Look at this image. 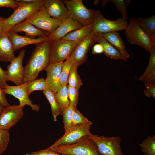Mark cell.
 Here are the masks:
<instances>
[{
    "label": "cell",
    "mask_w": 155,
    "mask_h": 155,
    "mask_svg": "<svg viewBox=\"0 0 155 155\" xmlns=\"http://www.w3.org/2000/svg\"><path fill=\"white\" fill-rule=\"evenodd\" d=\"M68 94L69 105L73 108H76L78 103L79 89L67 86Z\"/></svg>",
    "instance_id": "cell-33"
},
{
    "label": "cell",
    "mask_w": 155,
    "mask_h": 155,
    "mask_svg": "<svg viewBox=\"0 0 155 155\" xmlns=\"http://www.w3.org/2000/svg\"><path fill=\"white\" fill-rule=\"evenodd\" d=\"M24 106L19 104L4 108L0 114V129L8 130L23 117Z\"/></svg>",
    "instance_id": "cell-11"
},
{
    "label": "cell",
    "mask_w": 155,
    "mask_h": 155,
    "mask_svg": "<svg viewBox=\"0 0 155 155\" xmlns=\"http://www.w3.org/2000/svg\"><path fill=\"white\" fill-rule=\"evenodd\" d=\"M104 52V49L102 46L98 43L95 44L92 48V54H100Z\"/></svg>",
    "instance_id": "cell-42"
},
{
    "label": "cell",
    "mask_w": 155,
    "mask_h": 155,
    "mask_svg": "<svg viewBox=\"0 0 155 155\" xmlns=\"http://www.w3.org/2000/svg\"><path fill=\"white\" fill-rule=\"evenodd\" d=\"M26 50H20L18 55L15 57L7 67L6 81L14 82L16 85L24 83V67L22 62L24 57Z\"/></svg>",
    "instance_id": "cell-12"
},
{
    "label": "cell",
    "mask_w": 155,
    "mask_h": 155,
    "mask_svg": "<svg viewBox=\"0 0 155 155\" xmlns=\"http://www.w3.org/2000/svg\"><path fill=\"white\" fill-rule=\"evenodd\" d=\"M63 2L67 8L69 18L83 26L93 24L96 10L86 8L82 0H64Z\"/></svg>",
    "instance_id": "cell-4"
},
{
    "label": "cell",
    "mask_w": 155,
    "mask_h": 155,
    "mask_svg": "<svg viewBox=\"0 0 155 155\" xmlns=\"http://www.w3.org/2000/svg\"><path fill=\"white\" fill-rule=\"evenodd\" d=\"M74 108L69 105L61 113V115L63 118L64 131L71 126L72 117Z\"/></svg>",
    "instance_id": "cell-32"
},
{
    "label": "cell",
    "mask_w": 155,
    "mask_h": 155,
    "mask_svg": "<svg viewBox=\"0 0 155 155\" xmlns=\"http://www.w3.org/2000/svg\"><path fill=\"white\" fill-rule=\"evenodd\" d=\"M24 155H62L47 148L40 151L28 153Z\"/></svg>",
    "instance_id": "cell-38"
},
{
    "label": "cell",
    "mask_w": 155,
    "mask_h": 155,
    "mask_svg": "<svg viewBox=\"0 0 155 155\" xmlns=\"http://www.w3.org/2000/svg\"><path fill=\"white\" fill-rule=\"evenodd\" d=\"M25 20L38 29L50 34L56 30L62 22L51 17L44 6Z\"/></svg>",
    "instance_id": "cell-10"
},
{
    "label": "cell",
    "mask_w": 155,
    "mask_h": 155,
    "mask_svg": "<svg viewBox=\"0 0 155 155\" xmlns=\"http://www.w3.org/2000/svg\"><path fill=\"white\" fill-rule=\"evenodd\" d=\"M9 138V131L0 129V155L6 149Z\"/></svg>",
    "instance_id": "cell-36"
},
{
    "label": "cell",
    "mask_w": 155,
    "mask_h": 155,
    "mask_svg": "<svg viewBox=\"0 0 155 155\" xmlns=\"http://www.w3.org/2000/svg\"><path fill=\"white\" fill-rule=\"evenodd\" d=\"M4 107H3L0 104V114L4 109Z\"/></svg>",
    "instance_id": "cell-46"
},
{
    "label": "cell",
    "mask_w": 155,
    "mask_h": 155,
    "mask_svg": "<svg viewBox=\"0 0 155 155\" xmlns=\"http://www.w3.org/2000/svg\"><path fill=\"white\" fill-rule=\"evenodd\" d=\"M73 62L69 57L64 62L63 61L62 67L59 84L61 85H67L68 80Z\"/></svg>",
    "instance_id": "cell-28"
},
{
    "label": "cell",
    "mask_w": 155,
    "mask_h": 155,
    "mask_svg": "<svg viewBox=\"0 0 155 155\" xmlns=\"http://www.w3.org/2000/svg\"><path fill=\"white\" fill-rule=\"evenodd\" d=\"M27 82L16 86L7 85L2 90L5 94L11 95L18 99L20 105L24 106L26 105L29 106L32 110L38 112L40 107L37 104H33L32 102L29 99L27 92Z\"/></svg>",
    "instance_id": "cell-13"
},
{
    "label": "cell",
    "mask_w": 155,
    "mask_h": 155,
    "mask_svg": "<svg viewBox=\"0 0 155 155\" xmlns=\"http://www.w3.org/2000/svg\"><path fill=\"white\" fill-rule=\"evenodd\" d=\"M44 6L52 18L63 21L69 18L67 8L63 1L58 0H44Z\"/></svg>",
    "instance_id": "cell-15"
},
{
    "label": "cell",
    "mask_w": 155,
    "mask_h": 155,
    "mask_svg": "<svg viewBox=\"0 0 155 155\" xmlns=\"http://www.w3.org/2000/svg\"><path fill=\"white\" fill-rule=\"evenodd\" d=\"M19 3L17 0H0V7H6L15 9Z\"/></svg>",
    "instance_id": "cell-39"
},
{
    "label": "cell",
    "mask_w": 155,
    "mask_h": 155,
    "mask_svg": "<svg viewBox=\"0 0 155 155\" xmlns=\"http://www.w3.org/2000/svg\"><path fill=\"white\" fill-rule=\"evenodd\" d=\"M82 26L78 22L68 18L62 21L56 30L50 34L48 38L50 41L61 39L69 32Z\"/></svg>",
    "instance_id": "cell-17"
},
{
    "label": "cell",
    "mask_w": 155,
    "mask_h": 155,
    "mask_svg": "<svg viewBox=\"0 0 155 155\" xmlns=\"http://www.w3.org/2000/svg\"><path fill=\"white\" fill-rule=\"evenodd\" d=\"M51 106V111L55 121H57V117L61 115V111L59 105L56 98L55 93L48 88L42 91Z\"/></svg>",
    "instance_id": "cell-25"
},
{
    "label": "cell",
    "mask_w": 155,
    "mask_h": 155,
    "mask_svg": "<svg viewBox=\"0 0 155 155\" xmlns=\"http://www.w3.org/2000/svg\"><path fill=\"white\" fill-rule=\"evenodd\" d=\"M93 24L83 26L80 28L71 32L61 39L70 41L80 42L93 30Z\"/></svg>",
    "instance_id": "cell-24"
},
{
    "label": "cell",
    "mask_w": 155,
    "mask_h": 155,
    "mask_svg": "<svg viewBox=\"0 0 155 155\" xmlns=\"http://www.w3.org/2000/svg\"><path fill=\"white\" fill-rule=\"evenodd\" d=\"M92 123L90 121L71 126L65 131L63 136L49 147L53 148L60 145L72 144L79 141L82 138L88 136L91 133L90 130Z\"/></svg>",
    "instance_id": "cell-7"
},
{
    "label": "cell",
    "mask_w": 155,
    "mask_h": 155,
    "mask_svg": "<svg viewBox=\"0 0 155 155\" xmlns=\"http://www.w3.org/2000/svg\"><path fill=\"white\" fill-rule=\"evenodd\" d=\"M9 32L16 33L24 32L26 36L32 38H35L36 36L48 37L51 34L38 29L26 20L13 26Z\"/></svg>",
    "instance_id": "cell-19"
},
{
    "label": "cell",
    "mask_w": 155,
    "mask_h": 155,
    "mask_svg": "<svg viewBox=\"0 0 155 155\" xmlns=\"http://www.w3.org/2000/svg\"><path fill=\"white\" fill-rule=\"evenodd\" d=\"M9 38L13 46L14 51L19 50L25 46L31 44H37L48 39V37L32 38L26 36L19 35L15 33L9 32Z\"/></svg>",
    "instance_id": "cell-18"
},
{
    "label": "cell",
    "mask_w": 155,
    "mask_h": 155,
    "mask_svg": "<svg viewBox=\"0 0 155 155\" xmlns=\"http://www.w3.org/2000/svg\"><path fill=\"white\" fill-rule=\"evenodd\" d=\"M46 88L47 86L45 79L43 78L35 79L27 82V91L28 96L33 91H42Z\"/></svg>",
    "instance_id": "cell-30"
},
{
    "label": "cell",
    "mask_w": 155,
    "mask_h": 155,
    "mask_svg": "<svg viewBox=\"0 0 155 155\" xmlns=\"http://www.w3.org/2000/svg\"><path fill=\"white\" fill-rule=\"evenodd\" d=\"M8 33L0 32V61L11 62L15 57Z\"/></svg>",
    "instance_id": "cell-20"
},
{
    "label": "cell",
    "mask_w": 155,
    "mask_h": 155,
    "mask_svg": "<svg viewBox=\"0 0 155 155\" xmlns=\"http://www.w3.org/2000/svg\"><path fill=\"white\" fill-rule=\"evenodd\" d=\"M5 18L0 16V32H2L1 28L2 24Z\"/></svg>",
    "instance_id": "cell-45"
},
{
    "label": "cell",
    "mask_w": 155,
    "mask_h": 155,
    "mask_svg": "<svg viewBox=\"0 0 155 155\" xmlns=\"http://www.w3.org/2000/svg\"><path fill=\"white\" fill-rule=\"evenodd\" d=\"M78 67L73 63L68 77V83L69 86L79 89L83 83L78 73Z\"/></svg>",
    "instance_id": "cell-31"
},
{
    "label": "cell",
    "mask_w": 155,
    "mask_h": 155,
    "mask_svg": "<svg viewBox=\"0 0 155 155\" xmlns=\"http://www.w3.org/2000/svg\"><path fill=\"white\" fill-rule=\"evenodd\" d=\"M130 0H106L102 1L103 5L109 2L113 3L115 5L117 9L120 11L122 16V18L126 20L127 19V9L131 2Z\"/></svg>",
    "instance_id": "cell-29"
},
{
    "label": "cell",
    "mask_w": 155,
    "mask_h": 155,
    "mask_svg": "<svg viewBox=\"0 0 155 155\" xmlns=\"http://www.w3.org/2000/svg\"><path fill=\"white\" fill-rule=\"evenodd\" d=\"M63 62L49 63L45 69L47 73L45 80L47 88L55 93L60 86L59 80Z\"/></svg>",
    "instance_id": "cell-16"
},
{
    "label": "cell",
    "mask_w": 155,
    "mask_h": 155,
    "mask_svg": "<svg viewBox=\"0 0 155 155\" xmlns=\"http://www.w3.org/2000/svg\"><path fill=\"white\" fill-rule=\"evenodd\" d=\"M142 152L145 155H155V136H149L140 144Z\"/></svg>",
    "instance_id": "cell-27"
},
{
    "label": "cell",
    "mask_w": 155,
    "mask_h": 155,
    "mask_svg": "<svg viewBox=\"0 0 155 155\" xmlns=\"http://www.w3.org/2000/svg\"><path fill=\"white\" fill-rule=\"evenodd\" d=\"M51 41L36 45L27 63L24 67V83L36 79L39 73L45 70L49 63Z\"/></svg>",
    "instance_id": "cell-1"
},
{
    "label": "cell",
    "mask_w": 155,
    "mask_h": 155,
    "mask_svg": "<svg viewBox=\"0 0 155 155\" xmlns=\"http://www.w3.org/2000/svg\"><path fill=\"white\" fill-rule=\"evenodd\" d=\"M93 32L95 42H98L102 46L104 49L103 53L105 55L116 60L122 59L127 61V59L119 51L104 38L102 34Z\"/></svg>",
    "instance_id": "cell-21"
},
{
    "label": "cell",
    "mask_w": 155,
    "mask_h": 155,
    "mask_svg": "<svg viewBox=\"0 0 155 155\" xmlns=\"http://www.w3.org/2000/svg\"><path fill=\"white\" fill-rule=\"evenodd\" d=\"M143 81L145 82H155V69L148 74L144 79Z\"/></svg>",
    "instance_id": "cell-43"
},
{
    "label": "cell",
    "mask_w": 155,
    "mask_h": 155,
    "mask_svg": "<svg viewBox=\"0 0 155 155\" xmlns=\"http://www.w3.org/2000/svg\"><path fill=\"white\" fill-rule=\"evenodd\" d=\"M150 54L148 66L145 71L138 79L143 81L145 77L153 70L155 69V47H154L150 53Z\"/></svg>",
    "instance_id": "cell-34"
},
{
    "label": "cell",
    "mask_w": 155,
    "mask_h": 155,
    "mask_svg": "<svg viewBox=\"0 0 155 155\" xmlns=\"http://www.w3.org/2000/svg\"><path fill=\"white\" fill-rule=\"evenodd\" d=\"M78 44L76 42L61 39L51 41L49 63L63 62L66 59Z\"/></svg>",
    "instance_id": "cell-9"
},
{
    "label": "cell",
    "mask_w": 155,
    "mask_h": 155,
    "mask_svg": "<svg viewBox=\"0 0 155 155\" xmlns=\"http://www.w3.org/2000/svg\"><path fill=\"white\" fill-rule=\"evenodd\" d=\"M89 121L76 108H74L72 117L71 126L85 123Z\"/></svg>",
    "instance_id": "cell-35"
},
{
    "label": "cell",
    "mask_w": 155,
    "mask_h": 155,
    "mask_svg": "<svg viewBox=\"0 0 155 155\" xmlns=\"http://www.w3.org/2000/svg\"><path fill=\"white\" fill-rule=\"evenodd\" d=\"M7 85L6 81V71L3 70L0 67V85L3 89Z\"/></svg>",
    "instance_id": "cell-40"
},
{
    "label": "cell",
    "mask_w": 155,
    "mask_h": 155,
    "mask_svg": "<svg viewBox=\"0 0 155 155\" xmlns=\"http://www.w3.org/2000/svg\"><path fill=\"white\" fill-rule=\"evenodd\" d=\"M127 41L132 44L141 46L150 53L152 48L149 37L140 27L137 18L132 17L125 30Z\"/></svg>",
    "instance_id": "cell-5"
},
{
    "label": "cell",
    "mask_w": 155,
    "mask_h": 155,
    "mask_svg": "<svg viewBox=\"0 0 155 155\" xmlns=\"http://www.w3.org/2000/svg\"><path fill=\"white\" fill-rule=\"evenodd\" d=\"M137 20L140 28L149 38L152 46L155 47V16L139 18Z\"/></svg>",
    "instance_id": "cell-22"
},
{
    "label": "cell",
    "mask_w": 155,
    "mask_h": 155,
    "mask_svg": "<svg viewBox=\"0 0 155 155\" xmlns=\"http://www.w3.org/2000/svg\"><path fill=\"white\" fill-rule=\"evenodd\" d=\"M104 38L117 49L126 58L129 57L125 44L118 32H113L102 34Z\"/></svg>",
    "instance_id": "cell-23"
},
{
    "label": "cell",
    "mask_w": 155,
    "mask_h": 155,
    "mask_svg": "<svg viewBox=\"0 0 155 155\" xmlns=\"http://www.w3.org/2000/svg\"><path fill=\"white\" fill-rule=\"evenodd\" d=\"M55 95L62 112L69 105L67 85H60Z\"/></svg>",
    "instance_id": "cell-26"
},
{
    "label": "cell",
    "mask_w": 155,
    "mask_h": 155,
    "mask_svg": "<svg viewBox=\"0 0 155 155\" xmlns=\"http://www.w3.org/2000/svg\"><path fill=\"white\" fill-rule=\"evenodd\" d=\"M95 42L92 31L80 42L78 43L70 57L73 64L78 67L85 61L88 52Z\"/></svg>",
    "instance_id": "cell-14"
},
{
    "label": "cell",
    "mask_w": 155,
    "mask_h": 155,
    "mask_svg": "<svg viewBox=\"0 0 155 155\" xmlns=\"http://www.w3.org/2000/svg\"><path fill=\"white\" fill-rule=\"evenodd\" d=\"M0 104L4 108L7 107L10 105L8 103L5 96V94L2 90L0 85Z\"/></svg>",
    "instance_id": "cell-41"
},
{
    "label": "cell",
    "mask_w": 155,
    "mask_h": 155,
    "mask_svg": "<svg viewBox=\"0 0 155 155\" xmlns=\"http://www.w3.org/2000/svg\"><path fill=\"white\" fill-rule=\"evenodd\" d=\"M18 1L26 3H31L36 1L37 0H18Z\"/></svg>",
    "instance_id": "cell-44"
},
{
    "label": "cell",
    "mask_w": 155,
    "mask_h": 155,
    "mask_svg": "<svg viewBox=\"0 0 155 155\" xmlns=\"http://www.w3.org/2000/svg\"><path fill=\"white\" fill-rule=\"evenodd\" d=\"M48 148L62 155H101L95 143L87 136L74 144Z\"/></svg>",
    "instance_id": "cell-3"
},
{
    "label": "cell",
    "mask_w": 155,
    "mask_h": 155,
    "mask_svg": "<svg viewBox=\"0 0 155 155\" xmlns=\"http://www.w3.org/2000/svg\"><path fill=\"white\" fill-rule=\"evenodd\" d=\"M96 144L101 155H125L121 148L120 137L99 136L90 133L87 136Z\"/></svg>",
    "instance_id": "cell-6"
},
{
    "label": "cell",
    "mask_w": 155,
    "mask_h": 155,
    "mask_svg": "<svg viewBox=\"0 0 155 155\" xmlns=\"http://www.w3.org/2000/svg\"><path fill=\"white\" fill-rule=\"evenodd\" d=\"M127 22L122 18L115 20H111L105 18L99 10H96L93 23L92 31L103 34L125 30Z\"/></svg>",
    "instance_id": "cell-8"
},
{
    "label": "cell",
    "mask_w": 155,
    "mask_h": 155,
    "mask_svg": "<svg viewBox=\"0 0 155 155\" xmlns=\"http://www.w3.org/2000/svg\"><path fill=\"white\" fill-rule=\"evenodd\" d=\"M144 91L145 95L148 97H152L155 98V82H146Z\"/></svg>",
    "instance_id": "cell-37"
},
{
    "label": "cell",
    "mask_w": 155,
    "mask_h": 155,
    "mask_svg": "<svg viewBox=\"0 0 155 155\" xmlns=\"http://www.w3.org/2000/svg\"><path fill=\"white\" fill-rule=\"evenodd\" d=\"M14 9L12 14L5 19L2 26V32L8 33L10 30L15 25L28 19L34 13L44 6V0H37L31 3L21 2Z\"/></svg>",
    "instance_id": "cell-2"
}]
</instances>
